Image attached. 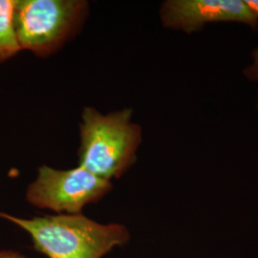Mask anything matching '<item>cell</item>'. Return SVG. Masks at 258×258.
<instances>
[{
	"label": "cell",
	"mask_w": 258,
	"mask_h": 258,
	"mask_svg": "<svg viewBox=\"0 0 258 258\" xmlns=\"http://www.w3.org/2000/svg\"><path fill=\"white\" fill-rule=\"evenodd\" d=\"M86 0H17L14 15L20 50L41 58L55 55L82 31Z\"/></svg>",
	"instance_id": "3957f363"
},
{
	"label": "cell",
	"mask_w": 258,
	"mask_h": 258,
	"mask_svg": "<svg viewBox=\"0 0 258 258\" xmlns=\"http://www.w3.org/2000/svg\"><path fill=\"white\" fill-rule=\"evenodd\" d=\"M112 188L110 181L94 175L81 166L55 169L42 165L36 180L28 185L26 200L36 208L57 214H80L85 206L99 202Z\"/></svg>",
	"instance_id": "277c9868"
},
{
	"label": "cell",
	"mask_w": 258,
	"mask_h": 258,
	"mask_svg": "<svg viewBox=\"0 0 258 258\" xmlns=\"http://www.w3.org/2000/svg\"><path fill=\"white\" fill-rule=\"evenodd\" d=\"M132 115L131 108L103 114L85 106L79 125L78 166L110 182L133 166L143 132L141 125L132 120Z\"/></svg>",
	"instance_id": "7a4b0ae2"
},
{
	"label": "cell",
	"mask_w": 258,
	"mask_h": 258,
	"mask_svg": "<svg viewBox=\"0 0 258 258\" xmlns=\"http://www.w3.org/2000/svg\"><path fill=\"white\" fill-rule=\"evenodd\" d=\"M16 1L0 0V63L21 51L14 24Z\"/></svg>",
	"instance_id": "8992f818"
},
{
	"label": "cell",
	"mask_w": 258,
	"mask_h": 258,
	"mask_svg": "<svg viewBox=\"0 0 258 258\" xmlns=\"http://www.w3.org/2000/svg\"><path fill=\"white\" fill-rule=\"evenodd\" d=\"M252 58V63L245 69L244 73L250 81H258V48L253 51Z\"/></svg>",
	"instance_id": "52a82bcc"
},
{
	"label": "cell",
	"mask_w": 258,
	"mask_h": 258,
	"mask_svg": "<svg viewBox=\"0 0 258 258\" xmlns=\"http://www.w3.org/2000/svg\"><path fill=\"white\" fill-rule=\"evenodd\" d=\"M0 258H27L15 250H0Z\"/></svg>",
	"instance_id": "ba28073f"
},
{
	"label": "cell",
	"mask_w": 258,
	"mask_h": 258,
	"mask_svg": "<svg viewBox=\"0 0 258 258\" xmlns=\"http://www.w3.org/2000/svg\"><path fill=\"white\" fill-rule=\"evenodd\" d=\"M245 2L252 14L258 19V0H246Z\"/></svg>",
	"instance_id": "9c48e42d"
},
{
	"label": "cell",
	"mask_w": 258,
	"mask_h": 258,
	"mask_svg": "<svg viewBox=\"0 0 258 258\" xmlns=\"http://www.w3.org/2000/svg\"><path fill=\"white\" fill-rule=\"evenodd\" d=\"M160 19L165 27L186 34L215 22L258 26L257 18L242 0H167L160 8Z\"/></svg>",
	"instance_id": "5b68a950"
},
{
	"label": "cell",
	"mask_w": 258,
	"mask_h": 258,
	"mask_svg": "<svg viewBox=\"0 0 258 258\" xmlns=\"http://www.w3.org/2000/svg\"><path fill=\"white\" fill-rule=\"evenodd\" d=\"M0 218L27 231L35 249L48 258H102L129 240L124 226L102 225L83 213L25 219L0 212Z\"/></svg>",
	"instance_id": "6da1fadb"
}]
</instances>
